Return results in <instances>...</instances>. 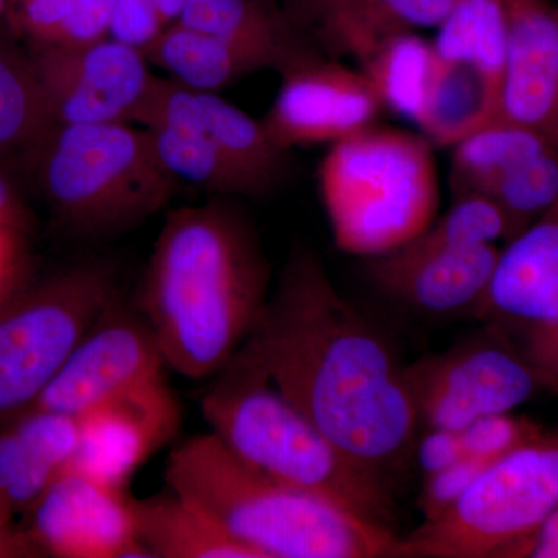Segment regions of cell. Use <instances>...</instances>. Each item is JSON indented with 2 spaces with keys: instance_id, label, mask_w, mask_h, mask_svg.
Masks as SVG:
<instances>
[{
  "instance_id": "31",
  "label": "cell",
  "mask_w": 558,
  "mask_h": 558,
  "mask_svg": "<svg viewBox=\"0 0 558 558\" xmlns=\"http://www.w3.org/2000/svg\"><path fill=\"white\" fill-rule=\"evenodd\" d=\"M80 0H7L10 27L31 46H57Z\"/></svg>"
},
{
  "instance_id": "25",
  "label": "cell",
  "mask_w": 558,
  "mask_h": 558,
  "mask_svg": "<svg viewBox=\"0 0 558 558\" xmlns=\"http://www.w3.org/2000/svg\"><path fill=\"white\" fill-rule=\"evenodd\" d=\"M178 24L269 49L286 64L311 49L288 13L266 0H190Z\"/></svg>"
},
{
  "instance_id": "42",
  "label": "cell",
  "mask_w": 558,
  "mask_h": 558,
  "mask_svg": "<svg viewBox=\"0 0 558 558\" xmlns=\"http://www.w3.org/2000/svg\"><path fill=\"white\" fill-rule=\"evenodd\" d=\"M557 13H558V10H557Z\"/></svg>"
},
{
  "instance_id": "7",
  "label": "cell",
  "mask_w": 558,
  "mask_h": 558,
  "mask_svg": "<svg viewBox=\"0 0 558 558\" xmlns=\"http://www.w3.org/2000/svg\"><path fill=\"white\" fill-rule=\"evenodd\" d=\"M558 508V428L488 465L438 519L399 539L396 557L520 558Z\"/></svg>"
},
{
  "instance_id": "19",
  "label": "cell",
  "mask_w": 558,
  "mask_h": 558,
  "mask_svg": "<svg viewBox=\"0 0 558 558\" xmlns=\"http://www.w3.org/2000/svg\"><path fill=\"white\" fill-rule=\"evenodd\" d=\"M458 0H286V13L307 28L326 57L363 61L392 36L438 28Z\"/></svg>"
},
{
  "instance_id": "20",
  "label": "cell",
  "mask_w": 558,
  "mask_h": 558,
  "mask_svg": "<svg viewBox=\"0 0 558 558\" xmlns=\"http://www.w3.org/2000/svg\"><path fill=\"white\" fill-rule=\"evenodd\" d=\"M78 442V417L61 411L32 409L0 425V499L14 517L69 469Z\"/></svg>"
},
{
  "instance_id": "36",
  "label": "cell",
  "mask_w": 558,
  "mask_h": 558,
  "mask_svg": "<svg viewBox=\"0 0 558 558\" xmlns=\"http://www.w3.org/2000/svg\"><path fill=\"white\" fill-rule=\"evenodd\" d=\"M465 457L461 429L427 428L416 444L417 465L424 476L447 469Z\"/></svg>"
},
{
  "instance_id": "24",
  "label": "cell",
  "mask_w": 558,
  "mask_h": 558,
  "mask_svg": "<svg viewBox=\"0 0 558 558\" xmlns=\"http://www.w3.org/2000/svg\"><path fill=\"white\" fill-rule=\"evenodd\" d=\"M54 126L28 54L0 46V163L31 167Z\"/></svg>"
},
{
  "instance_id": "28",
  "label": "cell",
  "mask_w": 558,
  "mask_h": 558,
  "mask_svg": "<svg viewBox=\"0 0 558 558\" xmlns=\"http://www.w3.org/2000/svg\"><path fill=\"white\" fill-rule=\"evenodd\" d=\"M499 240L509 241L508 220L494 201L473 194L454 199L446 215L433 220L413 241L387 255L403 260L417 259L449 250L495 244Z\"/></svg>"
},
{
  "instance_id": "26",
  "label": "cell",
  "mask_w": 558,
  "mask_h": 558,
  "mask_svg": "<svg viewBox=\"0 0 558 558\" xmlns=\"http://www.w3.org/2000/svg\"><path fill=\"white\" fill-rule=\"evenodd\" d=\"M146 130L161 163L175 179L213 196L255 197L247 179L207 135L185 124H157Z\"/></svg>"
},
{
  "instance_id": "21",
  "label": "cell",
  "mask_w": 558,
  "mask_h": 558,
  "mask_svg": "<svg viewBox=\"0 0 558 558\" xmlns=\"http://www.w3.org/2000/svg\"><path fill=\"white\" fill-rule=\"evenodd\" d=\"M145 58L193 90L218 94L264 69L281 70V54L252 44L219 38L185 25L171 24L145 51Z\"/></svg>"
},
{
  "instance_id": "15",
  "label": "cell",
  "mask_w": 558,
  "mask_h": 558,
  "mask_svg": "<svg viewBox=\"0 0 558 558\" xmlns=\"http://www.w3.org/2000/svg\"><path fill=\"white\" fill-rule=\"evenodd\" d=\"M78 421V450L68 470L126 492L137 470L178 436L182 409L165 379L98 403Z\"/></svg>"
},
{
  "instance_id": "14",
  "label": "cell",
  "mask_w": 558,
  "mask_h": 558,
  "mask_svg": "<svg viewBox=\"0 0 558 558\" xmlns=\"http://www.w3.org/2000/svg\"><path fill=\"white\" fill-rule=\"evenodd\" d=\"M43 557L153 558L137 537L131 498L73 470L62 472L25 513Z\"/></svg>"
},
{
  "instance_id": "30",
  "label": "cell",
  "mask_w": 558,
  "mask_h": 558,
  "mask_svg": "<svg viewBox=\"0 0 558 558\" xmlns=\"http://www.w3.org/2000/svg\"><path fill=\"white\" fill-rule=\"evenodd\" d=\"M545 432L537 422L509 413L476 418L461 429L468 457L497 461Z\"/></svg>"
},
{
  "instance_id": "8",
  "label": "cell",
  "mask_w": 558,
  "mask_h": 558,
  "mask_svg": "<svg viewBox=\"0 0 558 558\" xmlns=\"http://www.w3.org/2000/svg\"><path fill=\"white\" fill-rule=\"evenodd\" d=\"M119 295L110 266L94 260L27 284L0 306V425L36 405Z\"/></svg>"
},
{
  "instance_id": "40",
  "label": "cell",
  "mask_w": 558,
  "mask_h": 558,
  "mask_svg": "<svg viewBox=\"0 0 558 558\" xmlns=\"http://www.w3.org/2000/svg\"><path fill=\"white\" fill-rule=\"evenodd\" d=\"M165 27L175 24L182 16L183 10L189 5L190 0H154Z\"/></svg>"
},
{
  "instance_id": "22",
  "label": "cell",
  "mask_w": 558,
  "mask_h": 558,
  "mask_svg": "<svg viewBox=\"0 0 558 558\" xmlns=\"http://www.w3.org/2000/svg\"><path fill=\"white\" fill-rule=\"evenodd\" d=\"M140 542L153 558H256L178 492L131 498Z\"/></svg>"
},
{
  "instance_id": "34",
  "label": "cell",
  "mask_w": 558,
  "mask_h": 558,
  "mask_svg": "<svg viewBox=\"0 0 558 558\" xmlns=\"http://www.w3.org/2000/svg\"><path fill=\"white\" fill-rule=\"evenodd\" d=\"M27 269L25 230L0 223V306L28 284Z\"/></svg>"
},
{
  "instance_id": "4",
  "label": "cell",
  "mask_w": 558,
  "mask_h": 558,
  "mask_svg": "<svg viewBox=\"0 0 558 558\" xmlns=\"http://www.w3.org/2000/svg\"><path fill=\"white\" fill-rule=\"evenodd\" d=\"M199 407L208 432L242 461L389 527L395 499L385 476L349 457L240 355L209 379Z\"/></svg>"
},
{
  "instance_id": "38",
  "label": "cell",
  "mask_w": 558,
  "mask_h": 558,
  "mask_svg": "<svg viewBox=\"0 0 558 558\" xmlns=\"http://www.w3.org/2000/svg\"><path fill=\"white\" fill-rule=\"evenodd\" d=\"M0 223L22 230H27L28 226V216L24 205L2 170H0Z\"/></svg>"
},
{
  "instance_id": "39",
  "label": "cell",
  "mask_w": 558,
  "mask_h": 558,
  "mask_svg": "<svg viewBox=\"0 0 558 558\" xmlns=\"http://www.w3.org/2000/svg\"><path fill=\"white\" fill-rule=\"evenodd\" d=\"M523 557L558 558V508L529 542Z\"/></svg>"
},
{
  "instance_id": "10",
  "label": "cell",
  "mask_w": 558,
  "mask_h": 558,
  "mask_svg": "<svg viewBox=\"0 0 558 558\" xmlns=\"http://www.w3.org/2000/svg\"><path fill=\"white\" fill-rule=\"evenodd\" d=\"M481 329L442 354L407 365L418 427L462 429L543 391L526 360L494 330Z\"/></svg>"
},
{
  "instance_id": "5",
  "label": "cell",
  "mask_w": 558,
  "mask_h": 558,
  "mask_svg": "<svg viewBox=\"0 0 558 558\" xmlns=\"http://www.w3.org/2000/svg\"><path fill=\"white\" fill-rule=\"evenodd\" d=\"M31 168L58 229L86 242L145 222L167 207L179 182L149 130L131 123L57 124Z\"/></svg>"
},
{
  "instance_id": "9",
  "label": "cell",
  "mask_w": 558,
  "mask_h": 558,
  "mask_svg": "<svg viewBox=\"0 0 558 558\" xmlns=\"http://www.w3.org/2000/svg\"><path fill=\"white\" fill-rule=\"evenodd\" d=\"M526 360L543 391L558 392V202L499 250L473 312Z\"/></svg>"
},
{
  "instance_id": "37",
  "label": "cell",
  "mask_w": 558,
  "mask_h": 558,
  "mask_svg": "<svg viewBox=\"0 0 558 558\" xmlns=\"http://www.w3.org/2000/svg\"><path fill=\"white\" fill-rule=\"evenodd\" d=\"M39 550L0 499V558H39Z\"/></svg>"
},
{
  "instance_id": "27",
  "label": "cell",
  "mask_w": 558,
  "mask_h": 558,
  "mask_svg": "<svg viewBox=\"0 0 558 558\" xmlns=\"http://www.w3.org/2000/svg\"><path fill=\"white\" fill-rule=\"evenodd\" d=\"M433 54L432 43L409 32L385 40L359 64L379 95L384 109L416 123L427 90Z\"/></svg>"
},
{
  "instance_id": "35",
  "label": "cell",
  "mask_w": 558,
  "mask_h": 558,
  "mask_svg": "<svg viewBox=\"0 0 558 558\" xmlns=\"http://www.w3.org/2000/svg\"><path fill=\"white\" fill-rule=\"evenodd\" d=\"M116 0H80L57 46H84L108 38Z\"/></svg>"
},
{
  "instance_id": "2",
  "label": "cell",
  "mask_w": 558,
  "mask_h": 558,
  "mask_svg": "<svg viewBox=\"0 0 558 558\" xmlns=\"http://www.w3.org/2000/svg\"><path fill=\"white\" fill-rule=\"evenodd\" d=\"M270 293L258 233L229 197L165 218L135 310L168 369L209 380L240 351Z\"/></svg>"
},
{
  "instance_id": "33",
  "label": "cell",
  "mask_w": 558,
  "mask_h": 558,
  "mask_svg": "<svg viewBox=\"0 0 558 558\" xmlns=\"http://www.w3.org/2000/svg\"><path fill=\"white\" fill-rule=\"evenodd\" d=\"M154 0H116L110 16L109 38L145 53L163 32Z\"/></svg>"
},
{
  "instance_id": "23",
  "label": "cell",
  "mask_w": 558,
  "mask_h": 558,
  "mask_svg": "<svg viewBox=\"0 0 558 558\" xmlns=\"http://www.w3.org/2000/svg\"><path fill=\"white\" fill-rule=\"evenodd\" d=\"M553 143L519 124L494 120L453 146L449 185L454 199L487 196L492 186L521 161L537 156Z\"/></svg>"
},
{
  "instance_id": "3",
  "label": "cell",
  "mask_w": 558,
  "mask_h": 558,
  "mask_svg": "<svg viewBox=\"0 0 558 558\" xmlns=\"http://www.w3.org/2000/svg\"><path fill=\"white\" fill-rule=\"evenodd\" d=\"M163 476L256 558L396 557L391 527L260 472L213 433L178 444Z\"/></svg>"
},
{
  "instance_id": "29",
  "label": "cell",
  "mask_w": 558,
  "mask_h": 558,
  "mask_svg": "<svg viewBox=\"0 0 558 558\" xmlns=\"http://www.w3.org/2000/svg\"><path fill=\"white\" fill-rule=\"evenodd\" d=\"M509 223V241L558 202V148L521 161L488 191Z\"/></svg>"
},
{
  "instance_id": "12",
  "label": "cell",
  "mask_w": 558,
  "mask_h": 558,
  "mask_svg": "<svg viewBox=\"0 0 558 558\" xmlns=\"http://www.w3.org/2000/svg\"><path fill=\"white\" fill-rule=\"evenodd\" d=\"M168 371L149 326L119 295L73 349L33 409L80 416L106 400L168 379Z\"/></svg>"
},
{
  "instance_id": "11",
  "label": "cell",
  "mask_w": 558,
  "mask_h": 558,
  "mask_svg": "<svg viewBox=\"0 0 558 558\" xmlns=\"http://www.w3.org/2000/svg\"><path fill=\"white\" fill-rule=\"evenodd\" d=\"M36 78L57 124L134 123L154 75L142 51L112 38L31 46Z\"/></svg>"
},
{
  "instance_id": "18",
  "label": "cell",
  "mask_w": 558,
  "mask_h": 558,
  "mask_svg": "<svg viewBox=\"0 0 558 558\" xmlns=\"http://www.w3.org/2000/svg\"><path fill=\"white\" fill-rule=\"evenodd\" d=\"M498 255L495 244L449 250L409 260L381 255L371 260L368 274L380 292L418 315L473 317Z\"/></svg>"
},
{
  "instance_id": "6",
  "label": "cell",
  "mask_w": 558,
  "mask_h": 558,
  "mask_svg": "<svg viewBox=\"0 0 558 558\" xmlns=\"http://www.w3.org/2000/svg\"><path fill=\"white\" fill-rule=\"evenodd\" d=\"M317 178L333 244L348 255H387L418 236L438 211L433 145L414 132L371 124L330 145Z\"/></svg>"
},
{
  "instance_id": "13",
  "label": "cell",
  "mask_w": 558,
  "mask_h": 558,
  "mask_svg": "<svg viewBox=\"0 0 558 558\" xmlns=\"http://www.w3.org/2000/svg\"><path fill=\"white\" fill-rule=\"evenodd\" d=\"M281 87L264 117V130L279 148L340 142L376 123L384 109L362 70L349 69L315 49L279 70Z\"/></svg>"
},
{
  "instance_id": "16",
  "label": "cell",
  "mask_w": 558,
  "mask_h": 558,
  "mask_svg": "<svg viewBox=\"0 0 558 558\" xmlns=\"http://www.w3.org/2000/svg\"><path fill=\"white\" fill-rule=\"evenodd\" d=\"M134 123L185 124L207 135L247 179L255 197L277 190L290 172V150L279 148L260 121L218 94L193 90L172 78L154 76Z\"/></svg>"
},
{
  "instance_id": "17",
  "label": "cell",
  "mask_w": 558,
  "mask_h": 558,
  "mask_svg": "<svg viewBox=\"0 0 558 558\" xmlns=\"http://www.w3.org/2000/svg\"><path fill=\"white\" fill-rule=\"evenodd\" d=\"M508 49L497 117L558 148V13L545 0H505Z\"/></svg>"
},
{
  "instance_id": "41",
  "label": "cell",
  "mask_w": 558,
  "mask_h": 558,
  "mask_svg": "<svg viewBox=\"0 0 558 558\" xmlns=\"http://www.w3.org/2000/svg\"><path fill=\"white\" fill-rule=\"evenodd\" d=\"M7 16V0H0V22Z\"/></svg>"
},
{
  "instance_id": "1",
  "label": "cell",
  "mask_w": 558,
  "mask_h": 558,
  "mask_svg": "<svg viewBox=\"0 0 558 558\" xmlns=\"http://www.w3.org/2000/svg\"><path fill=\"white\" fill-rule=\"evenodd\" d=\"M333 444L385 476L409 454L418 418L407 365L296 245L236 352Z\"/></svg>"
},
{
  "instance_id": "32",
  "label": "cell",
  "mask_w": 558,
  "mask_h": 558,
  "mask_svg": "<svg viewBox=\"0 0 558 558\" xmlns=\"http://www.w3.org/2000/svg\"><path fill=\"white\" fill-rule=\"evenodd\" d=\"M494 462L490 459L465 457L447 469L424 476L418 505L425 521L438 519L449 510Z\"/></svg>"
}]
</instances>
